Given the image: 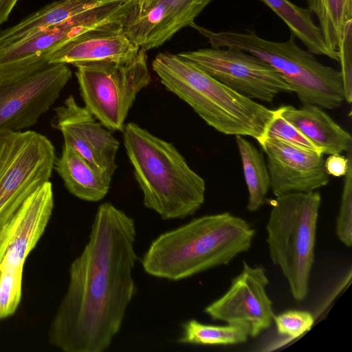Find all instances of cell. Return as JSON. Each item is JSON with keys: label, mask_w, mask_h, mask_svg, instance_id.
Returning <instances> with one entry per match:
<instances>
[{"label": "cell", "mask_w": 352, "mask_h": 352, "mask_svg": "<svg viewBox=\"0 0 352 352\" xmlns=\"http://www.w3.org/2000/svg\"><path fill=\"white\" fill-rule=\"evenodd\" d=\"M135 221L109 202L98 208L89 239L71 263L69 283L48 331L65 352H104L135 292Z\"/></svg>", "instance_id": "6da1fadb"}, {"label": "cell", "mask_w": 352, "mask_h": 352, "mask_svg": "<svg viewBox=\"0 0 352 352\" xmlns=\"http://www.w3.org/2000/svg\"><path fill=\"white\" fill-rule=\"evenodd\" d=\"M255 230L229 212L193 219L154 239L142 259L150 276L170 280L187 278L228 265L252 246Z\"/></svg>", "instance_id": "7a4b0ae2"}, {"label": "cell", "mask_w": 352, "mask_h": 352, "mask_svg": "<svg viewBox=\"0 0 352 352\" xmlns=\"http://www.w3.org/2000/svg\"><path fill=\"white\" fill-rule=\"evenodd\" d=\"M152 68L168 91L221 133L250 136L260 143L279 113L278 108L270 109L238 94L178 54H158Z\"/></svg>", "instance_id": "3957f363"}, {"label": "cell", "mask_w": 352, "mask_h": 352, "mask_svg": "<svg viewBox=\"0 0 352 352\" xmlns=\"http://www.w3.org/2000/svg\"><path fill=\"white\" fill-rule=\"evenodd\" d=\"M123 141L145 207L163 220L193 215L205 200L206 183L175 146L140 127L125 124Z\"/></svg>", "instance_id": "277c9868"}, {"label": "cell", "mask_w": 352, "mask_h": 352, "mask_svg": "<svg viewBox=\"0 0 352 352\" xmlns=\"http://www.w3.org/2000/svg\"><path fill=\"white\" fill-rule=\"evenodd\" d=\"M190 27L207 38L211 47L240 50L268 63L283 77L302 104L336 109L345 101L340 71L323 65L312 53L299 47L292 34L287 41L277 42L250 30L215 32L195 22Z\"/></svg>", "instance_id": "5b68a950"}, {"label": "cell", "mask_w": 352, "mask_h": 352, "mask_svg": "<svg viewBox=\"0 0 352 352\" xmlns=\"http://www.w3.org/2000/svg\"><path fill=\"white\" fill-rule=\"evenodd\" d=\"M320 204L315 190L276 197L266 225L270 257L298 302L309 294Z\"/></svg>", "instance_id": "8992f818"}, {"label": "cell", "mask_w": 352, "mask_h": 352, "mask_svg": "<svg viewBox=\"0 0 352 352\" xmlns=\"http://www.w3.org/2000/svg\"><path fill=\"white\" fill-rule=\"evenodd\" d=\"M146 51L132 60L76 66V76L85 107L111 131H122L137 95L151 82Z\"/></svg>", "instance_id": "52a82bcc"}, {"label": "cell", "mask_w": 352, "mask_h": 352, "mask_svg": "<svg viewBox=\"0 0 352 352\" xmlns=\"http://www.w3.org/2000/svg\"><path fill=\"white\" fill-rule=\"evenodd\" d=\"M55 148L33 131H0V228L37 188L50 181Z\"/></svg>", "instance_id": "ba28073f"}, {"label": "cell", "mask_w": 352, "mask_h": 352, "mask_svg": "<svg viewBox=\"0 0 352 352\" xmlns=\"http://www.w3.org/2000/svg\"><path fill=\"white\" fill-rule=\"evenodd\" d=\"M118 21L115 11L103 7L0 45V81L17 80L47 67L51 55L63 45L85 34L113 28Z\"/></svg>", "instance_id": "9c48e42d"}, {"label": "cell", "mask_w": 352, "mask_h": 352, "mask_svg": "<svg viewBox=\"0 0 352 352\" xmlns=\"http://www.w3.org/2000/svg\"><path fill=\"white\" fill-rule=\"evenodd\" d=\"M178 55L251 100L272 102L278 94L292 92L286 80L271 65L240 50L211 47Z\"/></svg>", "instance_id": "30bf717a"}, {"label": "cell", "mask_w": 352, "mask_h": 352, "mask_svg": "<svg viewBox=\"0 0 352 352\" xmlns=\"http://www.w3.org/2000/svg\"><path fill=\"white\" fill-rule=\"evenodd\" d=\"M72 76L66 64H50L23 78L0 81V131H21L36 124Z\"/></svg>", "instance_id": "8fae6325"}, {"label": "cell", "mask_w": 352, "mask_h": 352, "mask_svg": "<svg viewBox=\"0 0 352 352\" xmlns=\"http://www.w3.org/2000/svg\"><path fill=\"white\" fill-rule=\"evenodd\" d=\"M268 284L262 266L252 267L244 261L227 292L206 307L204 312L212 320L243 327L255 338L272 325L275 316L266 292Z\"/></svg>", "instance_id": "7c38bea8"}, {"label": "cell", "mask_w": 352, "mask_h": 352, "mask_svg": "<svg viewBox=\"0 0 352 352\" xmlns=\"http://www.w3.org/2000/svg\"><path fill=\"white\" fill-rule=\"evenodd\" d=\"M54 111L52 125L61 132L64 143L78 152L96 169L112 178L118 168L116 156L120 142L111 131L85 107L80 106L72 95Z\"/></svg>", "instance_id": "4fadbf2b"}, {"label": "cell", "mask_w": 352, "mask_h": 352, "mask_svg": "<svg viewBox=\"0 0 352 352\" xmlns=\"http://www.w3.org/2000/svg\"><path fill=\"white\" fill-rule=\"evenodd\" d=\"M266 155L270 190L276 197L314 191L329 182L322 154L265 138L259 143Z\"/></svg>", "instance_id": "5bb4252c"}, {"label": "cell", "mask_w": 352, "mask_h": 352, "mask_svg": "<svg viewBox=\"0 0 352 352\" xmlns=\"http://www.w3.org/2000/svg\"><path fill=\"white\" fill-rule=\"evenodd\" d=\"M54 204L52 185L48 181L28 197L0 228V270L23 267L45 232Z\"/></svg>", "instance_id": "9a60e30c"}, {"label": "cell", "mask_w": 352, "mask_h": 352, "mask_svg": "<svg viewBox=\"0 0 352 352\" xmlns=\"http://www.w3.org/2000/svg\"><path fill=\"white\" fill-rule=\"evenodd\" d=\"M212 0H155L140 15L128 16L124 30L146 51L158 47L181 29L190 26Z\"/></svg>", "instance_id": "2e32d148"}, {"label": "cell", "mask_w": 352, "mask_h": 352, "mask_svg": "<svg viewBox=\"0 0 352 352\" xmlns=\"http://www.w3.org/2000/svg\"><path fill=\"white\" fill-rule=\"evenodd\" d=\"M140 49L121 25L95 31L70 41L53 53L48 63L76 67L103 61L126 62L135 58Z\"/></svg>", "instance_id": "e0dca14e"}, {"label": "cell", "mask_w": 352, "mask_h": 352, "mask_svg": "<svg viewBox=\"0 0 352 352\" xmlns=\"http://www.w3.org/2000/svg\"><path fill=\"white\" fill-rule=\"evenodd\" d=\"M279 109L281 116L302 131L322 154L351 151V134L323 109L313 104H302L300 108L285 105Z\"/></svg>", "instance_id": "ac0fdd59"}, {"label": "cell", "mask_w": 352, "mask_h": 352, "mask_svg": "<svg viewBox=\"0 0 352 352\" xmlns=\"http://www.w3.org/2000/svg\"><path fill=\"white\" fill-rule=\"evenodd\" d=\"M54 168L67 190L80 199L96 202L108 193L112 178L94 167L78 152L65 144Z\"/></svg>", "instance_id": "d6986e66"}, {"label": "cell", "mask_w": 352, "mask_h": 352, "mask_svg": "<svg viewBox=\"0 0 352 352\" xmlns=\"http://www.w3.org/2000/svg\"><path fill=\"white\" fill-rule=\"evenodd\" d=\"M124 0H57L18 23L0 31V45L18 40L36 30L58 25L72 18Z\"/></svg>", "instance_id": "ffe728a7"}, {"label": "cell", "mask_w": 352, "mask_h": 352, "mask_svg": "<svg viewBox=\"0 0 352 352\" xmlns=\"http://www.w3.org/2000/svg\"><path fill=\"white\" fill-rule=\"evenodd\" d=\"M270 8L289 28L291 34L314 55L325 56L338 61V52L326 44L311 14L289 0H260Z\"/></svg>", "instance_id": "44dd1931"}, {"label": "cell", "mask_w": 352, "mask_h": 352, "mask_svg": "<svg viewBox=\"0 0 352 352\" xmlns=\"http://www.w3.org/2000/svg\"><path fill=\"white\" fill-rule=\"evenodd\" d=\"M248 192L247 210H258L265 202L270 189L266 161L261 152L243 135H235Z\"/></svg>", "instance_id": "7402d4cb"}, {"label": "cell", "mask_w": 352, "mask_h": 352, "mask_svg": "<svg viewBox=\"0 0 352 352\" xmlns=\"http://www.w3.org/2000/svg\"><path fill=\"white\" fill-rule=\"evenodd\" d=\"M306 3L307 9L319 21L326 44L338 51L346 24L352 21V0H306Z\"/></svg>", "instance_id": "603a6c76"}, {"label": "cell", "mask_w": 352, "mask_h": 352, "mask_svg": "<svg viewBox=\"0 0 352 352\" xmlns=\"http://www.w3.org/2000/svg\"><path fill=\"white\" fill-rule=\"evenodd\" d=\"M243 327L227 324L223 326L206 324L190 320L183 325V334L179 342L202 345H232L248 339Z\"/></svg>", "instance_id": "cb8c5ba5"}, {"label": "cell", "mask_w": 352, "mask_h": 352, "mask_svg": "<svg viewBox=\"0 0 352 352\" xmlns=\"http://www.w3.org/2000/svg\"><path fill=\"white\" fill-rule=\"evenodd\" d=\"M23 267L0 270V320L13 315L22 296Z\"/></svg>", "instance_id": "d4e9b609"}, {"label": "cell", "mask_w": 352, "mask_h": 352, "mask_svg": "<svg viewBox=\"0 0 352 352\" xmlns=\"http://www.w3.org/2000/svg\"><path fill=\"white\" fill-rule=\"evenodd\" d=\"M336 233L346 246L352 245V161L350 162L343 182L340 204L336 222Z\"/></svg>", "instance_id": "484cf974"}, {"label": "cell", "mask_w": 352, "mask_h": 352, "mask_svg": "<svg viewBox=\"0 0 352 352\" xmlns=\"http://www.w3.org/2000/svg\"><path fill=\"white\" fill-rule=\"evenodd\" d=\"M265 138H277L301 148L322 154V151L302 131L281 116L280 109L277 116L270 124Z\"/></svg>", "instance_id": "4316f807"}, {"label": "cell", "mask_w": 352, "mask_h": 352, "mask_svg": "<svg viewBox=\"0 0 352 352\" xmlns=\"http://www.w3.org/2000/svg\"><path fill=\"white\" fill-rule=\"evenodd\" d=\"M274 321L279 334L294 339L310 329L314 317L309 311L289 310L274 316Z\"/></svg>", "instance_id": "83f0119b"}, {"label": "cell", "mask_w": 352, "mask_h": 352, "mask_svg": "<svg viewBox=\"0 0 352 352\" xmlns=\"http://www.w3.org/2000/svg\"><path fill=\"white\" fill-rule=\"evenodd\" d=\"M338 52L344 100L350 104L352 101V21L346 24Z\"/></svg>", "instance_id": "f1b7e54d"}, {"label": "cell", "mask_w": 352, "mask_h": 352, "mask_svg": "<svg viewBox=\"0 0 352 352\" xmlns=\"http://www.w3.org/2000/svg\"><path fill=\"white\" fill-rule=\"evenodd\" d=\"M351 161H352L351 151L348 152L347 157L340 153L331 154L324 160L327 173L334 177L344 176Z\"/></svg>", "instance_id": "f546056e"}, {"label": "cell", "mask_w": 352, "mask_h": 352, "mask_svg": "<svg viewBox=\"0 0 352 352\" xmlns=\"http://www.w3.org/2000/svg\"><path fill=\"white\" fill-rule=\"evenodd\" d=\"M19 0H0V25L6 22Z\"/></svg>", "instance_id": "4dcf8cb0"}, {"label": "cell", "mask_w": 352, "mask_h": 352, "mask_svg": "<svg viewBox=\"0 0 352 352\" xmlns=\"http://www.w3.org/2000/svg\"><path fill=\"white\" fill-rule=\"evenodd\" d=\"M155 0H135L133 10L128 16H135L146 11Z\"/></svg>", "instance_id": "1f68e13d"}]
</instances>
